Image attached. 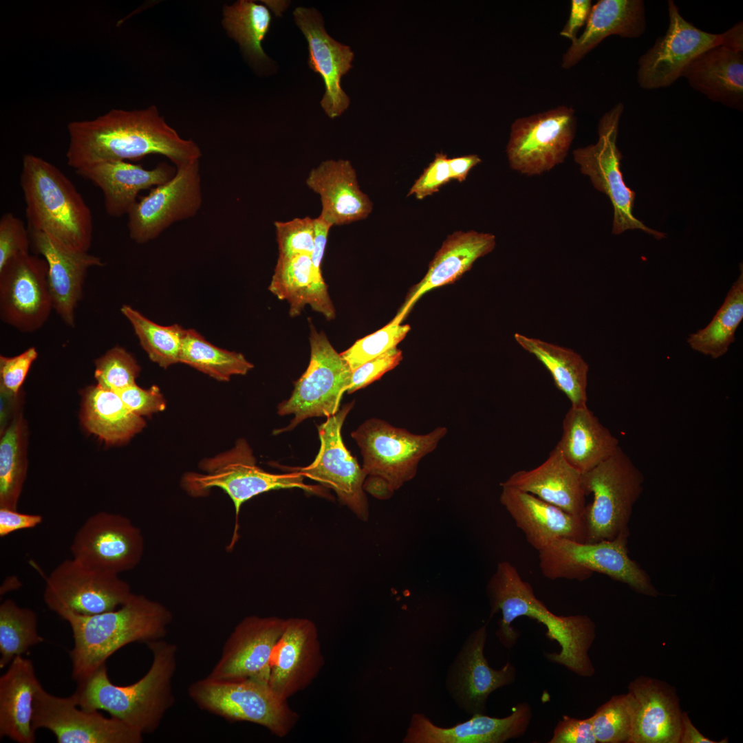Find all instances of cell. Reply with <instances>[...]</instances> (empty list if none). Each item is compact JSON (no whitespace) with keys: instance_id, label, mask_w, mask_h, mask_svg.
I'll return each instance as SVG.
<instances>
[{"instance_id":"obj_1","label":"cell","mask_w":743,"mask_h":743,"mask_svg":"<svg viewBox=\"0 0 743 743\" xmlns=\"http://www.w3.org/2000/svg\"><path fill=\"white\" fill-rule=\"evenodd\" d=\"M67 164L75 171L100 162L164 155L176 166L200 160L192 140L180 137L155 106L127 111L112 109L96 118L67 125Z\"/></svg>"},{"instance_id":"obj_2","label":"cell","mask_w":743,"mask_h":743,"mask_svg":"<svg viewBox=\"0 0 743 743\" xmlns=\"http://www.w3.org/2000/svg\"><path fill=\"white\" fill-rule=\"evenodd\" d=\"M486 593L491 616L502 613L496 635L504 647L512 648L520 636L512 623L526 616L543 625L546 636L560 647L558 652L544 653L550 663L563 666L581 677L593 676L595 669L588 652L596 637V625L590 617L555 615L537 598L531 585L522 579L508 561L498 563L487 584Z\"/></svg>"},{"instance_id":"obj_3","label":"cell","mask_w":743,"mask_h":743,"mask_svg":"<svg viewBox=\"0 0 743 743\" xmlns=\"http://www.w3.org/2000/svg\"><path fill=\"white\" fill-rule=\"evenodd\" d=\"M147 645L153 660L143 677L129 685H116L104 664L77 682L72 695L77 705L87 711H105L142 735L157 730L175 702L172 682L177 647L163 639Z\"/></svg>"},{"instance_id":"obj_4","label":"cell","mask_w":743,"mask_h":743,"mask_svg":"<svg viewBox=\"0 0 743 743\" xmlns=\"http://www.w3.org/2000/svg\"><path fill=\"white\" fill-rule=\"evenodd\" d=\"M70 625L74 646L69 655L72 678L78 682L94 672L125 645L163 639L172 621L163 604L132 594L118 608L94 615L66 612L60 615Z\"/></svg>"},{"instance_id":"obj_5","label":"cell","mask_w":743,"mask_h":743,"mask_svg":"<svg viewBox=\"0 0 743 743\" xmlns=\"http://www.w3.org/2000/svg\"><path fill=\"white\" fill-rule=\"evenodd\" d=\"M19 182L28 230L44 233L69 250L88 252L92 214L72 181L52 163L28 153Z\"/></svg>"},{"instance_id":"obj_6","label":"cell","mask_w":743,"mask_h":743,"mask_svg":"<svg viewBox=\"0 0 743 743\" xmlns=\"http://www.w3.org/2000/svg\"><path fill=\"white\" fill-rule=\"evenodd\" d=\"M644 476L620 447L610 457L581 475L585 495H593L582 517L585 542L612 540L630 532L634 504L643 491Z\"/></svg>"},{"instance_id":"obj_7","label":"cell","mask_w":743,"mask_h":743,"mask_svg":"<svg viewBox=\"0 0 743 743\" xmlns=\"http://www.w3.org/2000/svg\"><path fill=\"white\" fill-rule=\"evenodd\" d=\"M630 532L595 543L557 539L539 552V567L550 580L582 581L594 572L627 585L636 592L656 597L658 592L648 574L628 554Z\"/></svg>"},{"instance_id":"obj_8","label":"cell","mask_w":743,"mask_h":743,"mask_svg":"<svg viewBox=\"0 0 743 743\" xmlns=\"http://www.w3.org/2000/svg\"><path fill=\"white\" fill-rule=\"evenodd\" d=\"M192 701L202 710L228 721L260 725L283 737L294 727L297 713L279 698L268 681L253 678L222 680L206 676L188 687Z\"/></svg>"},{"instance_id":"obj_9","label":"cell","mask_w":743,"mask_h":743,"mask_svg":"<svg viewBox=\"0 0 743 743\" xmlns=\"http://www.w3.org/2000/svg\"><path fill=\"white\" fill-rule=\"evenodd\" d=\"M201 464L205 473L186 474L183 480L184 488L190 494L199 496L217 487L230 497L236 515L230 546L237 540L241 506L253 497L272 490L293 488L327 496L323 488L306 484L303 482L304 476L298 472L274 474L261 469L257 466L251 449L242 439L237 440L230 451L207 459Z\"/></svg>"},{"instance_id":"obj_10","label":"cell","mask_w":743,"mask_h":743,"mask_svg":"<svg viewBox=\"0 0 743 743\" xmlns=\"http://www.w3.org/2000/svg\"><path fill=\"white\" fill-rule=\"evenodd\" d=\"M447 431L446 427H438L426 434H414L370 418L351 436L360 449L367 476L384 480L395 492L414 478L420 460L436 449Z\"/></svg>"},{"instance_id":"obj_11","label":"cell","mask_w":743,"mask_h":743,"mask_svg":"<svg viewBox=\"0 0 743 743\" xmlns=\"http://www.w3.org/2000/svg\"><path fill=\"white\" fill-rule=\"evenodd\" d=\"M667 4L669 22L666 33L638 59L637 80L645 89L671 85L697 56L713 47L724 44L743 48L742 21L722 34H712L685 19L673 1Z\"/></svg>"},{"instance_id":"obj_12","label":"cell","mask_w":743,"mask_h":743,"mask_svg":"<svg viewBox=\"0 0 743 743\" xmlns=\"http://www.w3.org/2000/svg\"><path fill=\"white\" fill-rule=\"evenodd\" d=\"M624 109L616 104L600 119L596 144L573 151L574 161L583 174L590 177L594 188L605 193L614 208L612 233L638 229L658 240L666 234L645 226L633 213L636 193L624 182L621 171L622 155L616 146L619 121Z\"/></svg>"},{"instance_id":"obj_13","label":"cell","mask_w":743,"mask_h":743,"mask_svg":"<svg viewBox=\"0 0 743 743\" xmlns=\"http://www.w3.org/2000/svg\"><path fill=\"white\" fill-rule=\"evenodd\" d=\"M310 327L309 365L295 383L290 397L278 406L279 415L292 414L294 418L279 433L292 430L306 418L336 413L351 382L352 371L347 362L323 332Z\"/></svg>"},{"instance_id":"obj_14","label":"cell","mask_w":743,"mask_h":743,"mask_svg":"<svg viewBox=\"0 0 743 743\" xmlns=\"http://www.w3.org/2000/svg\"><path fill=\"white\" fill-rule=\"evenodd\" d=\"M132 594L129 584L118 574L72 558L60 563L47 577L43 599L59 616L66 612L94 615L118 608Z\"/></svg>"},{"instance_id":"obj_15","label":"cell","mask_w":743,"mask_h":743,"mask_svg":"<svg viewBox=\"0 0 743 743\" xmlns=\"http://www.w3.org/2000/svg\"><path fill=\"white\" fill-rule=\"evenodd\" d=\"M201 182L200 160L176 166L170 180L137 200L128 213L131 239L147 243L174 223L195 216L203 202Z\"/></svg>"},{"instance_id":"obj_16","label":"cell","mask_w":743,"mask_h":743,"mask_svg":"<svg viewBox=\"0 0 743 743\" xmlns=\"http://www.w3.org/2000/svg\"><path fill=\"white\" fill-rule=\"evenodd\" d=\"M576 126L574 111L566 106L517 119L511 126L506 149L510 166L532 175L561 163L574 137Z\"/></svg>"},{"instance_id":"obj_17","label":"cell","mask_w":743,"mask_h":743,"mask_svg":"<svg viewBox=\"0 0 743 743\" xmlns=\"http://www.w3.org/2000/svg\"><path fill=\"white\" fill-rule=\"evenodd\" d=\"M353 406L354 402L347 404L317 426L321 446L312 463L305 467L287 469L333 490L342 504L358 519L366 521L369 517V504L363 488L367 475L345 447L341 435L342 426Z\"/></svg>"},{"instance_id":"obj_18","label":"cell","mask_w":743,"mask_h":743,"mask_svg":"<svg viewBox=\"0 0 743 743\" xmlns=\"http://www.w3.org/2000/svg\"><path fill=\"white\" fill-rule=\"evenodd\" d=\"M32 726L36 731L45 729L58 743H140L143 735L119 719L107 718L98 711H87L77 705L72 696L58 697L42 685L33 704Z\"/></svg>"},{"instance_id":"obj_19","label":"cell","mask_w":743,"mask_h":743,"mask_svg":"<svg viewBox=\"0 0 743 743\" xmlns=\"http://www.w3.org/2000/svg\"><path fill=\"white\" fill-rule=\"evenodd\" d=\"M52 300L48 264L30 253L17 255L0 268L1 320L22 332H34L47 321Z\"/></svg>"},{"instance_id":"obj_20","label":"cell","mask_w":743,"mask_h":743,"mask_svg":"<svg viewBox=\"0 0 743 743\" xmlns=\"http://www.w3.org/2000/svg\"><path fill=\"white\" fill-rule=\"evenodd\" d=\"M72 558L88 566L120 574L135 568L144 552L141 530L121 515L100 511L74 535Z\"/></svg>"},{"instance_id":"obj_21","label":"cell","mask_w":743,"mask_h":743,"mask_svg":"<svg viewBox=\"0 0 743 743\" xmlns=\"http://www.w3.org/2000/svg\"><path fill=\"white\" fill-rule=\"evenodd\" d=\"M286 618L248 616L241 620L226 640L219 660L207 676L215 680L248 678L268 681L273 648Z\"/></svg>"},{"instance_id":"obj_22","label":"cell","mask_w":743,"mask_h":743,"mask_svg":"<svg viewBox=\"0 0 743 743\" xmlns=\"http://www.w3.org/2000/svg\"><path fill=\"white\" fill-rule=\"evenodd\" d=\"M323 665L316 624L306 618H286L284 629L270 657L268 684L272 691L288 700L306 689Z\"/></svg>"},{"instance_id":"obj_23","label":"cell","mask_w":743,"mask_h":743,"mask_svg":"<svg viewBox=\"0 0 743 743\" xmlns=\"http://www.w3.org/2000/svg\"><path fill=\"white\" fill-rule=\"evenodd\" d=\"M293 14L308 43V65L324 82L321 105L330 118H335L349 105V98L341 87V78L352 68L354 52L327 33L316 9L298 7Z\"/></svg>"},{"instance_id":"obj_24","label":"cell","mask_w":743,"mask_h":743,"mask_svg":"<svg viewBox=\"0 0 743 743\" xmlns=\"http://www.w3.org/2000/svg\"><path fill=\"white\" fill-rule=\"evenodd\" d=\"M532 717L527 702L518 703L504 718L475 714L464 722L443 728L415 713L403 742L407 743H503L523 736Z\"/></svg>"},{"instance_id":"obj_25","label":"cell","mask_w":743,"mask_h":743,"mask_svg":"<svg viewBox=\"0 0 743 743\" xmlns=\"http://www.w3.org/2000/svg\"><path fill=\"white\" fill-rule=\"evenodd\" d=\"M31 246L48 264V284L53 310L69 327L75 325V312L83 297L88 270L103 266L98 256L69 250L44 233L29 230Z\"/></svg>"},{"instance_id":"obj_26","label":"cell","mask_w":743,"mask_h":743,"mask_svg":"<svg viewBox=\"0 0 743 743\" xmlns=\"http://www.w3.org/2000/svg\"><path fill=\"white\" fill-rule=\"evenodd\" d=\"M501 487V504L524 532L528 543L538 552L557 539L585 542L581 517L572 515L530 493Z\"/></svg>"},{"instance_id":"obj_27","label":"cell","mask_w":743,"mask_h":743,"mask_svg":"<svg viewBox=\"0 0 743 743\" xmlns=\"http://www.w3.org/2000/svg\"><path fill=\"white\" fill-rule=\"evenodd\" d=\"M306 185L320 196L319 217L333 226L366 219L373 203L360 189L356 170L347 160H327L309 173Z\"/></svg>"},{"instance_id":"obj_28","label":"cell","mask_w":743,"mask_h":743,"mask_svg":"<svg viewBox=\"0 0 743 743\" xmlns=\"http://www.w3.org/2000/svg\"><path fill=\"white\" fill-rule=\"evenodd\" d=\"M486 625L468 638L457 661L454 689L461 707L469 713L484 714L488 696L498 688L512 685L517 670L508 661L501 669L491 667L484 655Z\"/></svg>"},{"instance_id":"obj_29","label":"cell","mask_w":743,"mask_h":743,"mask_svg":"<svg viewBox=\"0 0 743 743\" xmlns=\"http://www.w3.org/2000/svg\"><path fill=\"white\" fill-rule=\"evenodd\" d=\"M628 687L636 701L631 743H679L682 712L674 688L646 676Z\"/></svg>"},{"instance_id":"obj_30","label":"cell","mask_w":743,"mask_h":743,"mask_svg":"<svg viewBox=\"0 0 743 743\" xmlns=\"http://www.w3.org/2000/svg\"><path fill=\"white\" fill-rule=\"evenodd\" d=\"M76 172L102 191L107 214L120 217L127 215L141 191L166 182L175 170L165 163L146 169L126 161H111L91 164Z\"/></svg>"},{"instance_id":"obj_31","label":"cell","mask_w":743,"mask_h":743,"mask_svg":"<svg viewBox=\"0 0 743 743\" xmlns=\"http://www.w3.org/2000/svg\"><path fill=\"white\" fill-rule=\"evenodd\" d=\"M495 245V236L491 233L471 230L449 235L435 252L425 276L411 288L395 317L402 321L423 294L457 280L477 259L492 252Z\"/></svg>"},{"instance_id":"obj_32","label":"cell","mask_w":743,"mask_h":743,"mask_svg":"<svg viewBox=\"0 0 743 743\" xmlns=\"http://www.w3.org/2000/svg\"><path fill=\"white\" fill-rule=\"evenodd\" d=\"M581 475L554 447L541 465L530 471L521 470L513 473L500 486L530 493L582 518L586 495L582 487Z\"/></svg>"},{"instance_id":"obj_33","label":"cell","mask_w":743,"mask_h":743,"mask_svg":"<svg viewBox=\"0 0 743 743\" xmlns=\"http://www.w3.org/2000/svg\"><path fill=\"white\" fill-rule=\"evenodd\" d=\"M583 33L572 41L564 53L561 66L570 69L603 39L611 35L635 39L645 31L642 0H599L590 10Z\"/></svg>"},{"instance_id":"obj_34","label":"cell","mask_w":743,"mask_h":743,"mask_svg":"<svg viewBox=\"0 0 743 743\" xmlns=\"http://www.w3.org/2000/svg\"><path fill=\"white\" fill-rule=\"evenodd\" d=\"M682 77L711 100L742 111L743 49L713 47L697 56Z\"/></svg>"},{"instance_id":"obj_35","label":"cell","mask_w":743,"mask_h":743,"mask_svg":"<svg viewBox=\"0 0 743 743\" xmlns=\"http://www.w3.org/2000/svg\"><path fill=\"white\" fill-rule=\"evenodd\" d=\"M41 686L32 660L18 656L0 677V737L18 743L35 742L32 726L35 694Z\"/></svg>"},{"instance_id":"obj_36","label":"cell","mask_w":743,"mask_h":743,"mask_svg":"<svg viewBox=\"0 0 743 743\" xmlns=\"http://www.w3.org/2000/svg\"><path fill=\"white\" fill-rule=\"evenodd\" d=\"M555 448L583 474L613 455L620 446L618 440L586 406L571 407L567 411Z\"/></svg>"},{"instance_id":"obj_37","label":"cell","mask_w":743,"mask_h":743,"mask_svg":"<svg viewBox=\"0 0 743 743\" xmlns=\"http://www.w3.org/2000/svg\"><path fill=\"white\" fill-rule=\"evenodd\" d=\"M269 290L290 305V314L299 315L306 305L327 319L335 317V309L321 274L314 269L311 255L278 257Z\"/></svg>"},{"instance_id":"obj_38","label":"cell","mask_w":743,"mask_h":743,"mask_svg":"<svg viewBox=\"0 0 743 743\" xmlns=\"http://www.w3.org/2000/svg\"><path fill=\"white\" fill-rule=\"evenodd\" d=\"M81 421L89 433L109 444L129 440L145 426L142 417L131 411L116 392L98 384L83 391Z\"/></svg>"},{"instance_id":"obj_39","label":"cell","mask_w":743,"mask_h":743,"mask_svg":"<svg viewBox=\"0 0 743 743\" xmlns=\"http://www.w3.org/2000/svg\"><path fill=\"white\" fill-rule=\"evenodd\" d=\"M521 348L532 354L548 370L557 388L563 392L572 407L587 406L589 365L574 350L542 340L515 333Z\"/></svg>"},{"instance_id":"obj_40","label":"cell","mask_w":743,"mask_h":743,"mask_svg":"<svg viewBox=\"0 0 743 743\" xmlns=\"http://www.w3.org/2000/svg\"><path fill=\"white\" fill-rule=\"evenodd\" d=\"M27 424L19 411L1 432L0 508L17 509L27 475Z\"/></svg>"},{"instance_id":"obj_41","label":"cell","mask_w":743,"mask_h":743,"mask_svg":"<svg viewBox=\"0 0 743 743\" xmlns=\"http://www.w3.org/2000/svg\"><path fill=\"white\" fill-rule=\"evenodd\" d=\"M743 320V271L729 290L725 299L711 322L689 334L690 347L715 359L724 356L735 341V332Z\"/></svg>"},{"instance_id":"obj_42","label":"cell","mask_w":743,"mask_h":743,"mask_svg":"<svg viewBox=\"0 0 743 743\" xmlns=\"http://www.w3.org/2000/svg\"><path fill=\"white\" fill-rule=\"evenodd\" d=\"M180 363L220 381H228L234 375H245L253 368L241 354L217 347L192 329L186 330Z\"/></svg>"},{"instance_id":"obj_43","label":"cell","mask_w":743,"mask_h":743,"mask_svg":"<svg viewBox=\"0 0 743 743\" xmlns=\"http://www.w3.org/2000/svg\"><path fill=\"white\" fill-rule=\"evenodd\" d=\"M271 14L262 4L240 0L224 9L223 24L230 36L239 44L251 61L268 60L261 43L269 31Z\"/></svg>"},{"instance_id":"obj_44","label":"cell","mask_w":743,"mask_h":743,"mask_svg":"<svg viewBox=\"0 0 743 743\" xmlns=\"http://www.w3.org/2000/svg\"><path fill=\"white\" fill-rule=\"evenodd\" d=\"M38 632L36 613L6 599L0 605V668L43 641Z\"/></svg>"},{"instance_id":"obj_45","label":"cell","mask_w":743,"mask_h":743,"mask_svg":"<svg viewBox=\"0 0 743 743\" xmlns=\"http://www.w3.org/2000/svg\"><path fill=\"white\" fill-rule=\"evenodd\" d=\"M120 311L131 324L141 347L151 360L163 368L180 363L186 330L177 324L160 325L128 305H123Z\"/></svg>"},{"instance_id":"obj_46","label":"cell","mask_w":743,"mask_h":743,"mask_svg":"<svg viewBox=\"0 0 743 743\" xmlns=\"http://www.w3.org/2000/svg\"><path fill=\"white\" fill-rule=\"evenodd\" d=\"M636 701L628 693L614 696L590 717L597 742L631 743Z\"/></svg>"},{"instance_id":"obj_47","label":"cell","mask_w":743,"mask_h":743,"mask_svg":"<svg viewBox=\"0 0 743 743\" xmlns=\"http://www.w3.org/2000/svg\"><path fill=\"white\" fill-rule=\"evenodd\" d=\"M401 322L394 318L383 328L357 340L341 353L351 370H355L365 362L396 347L410 330L409 325H402Z\"/></svg>"},{"instance_id":"obj_48","label":"cell","mask_w":743,"mask_h":743,"mask_svg":"<svg viewBox=\"0 0 743 743\" xmlns=\"http://www.w3.org/2000/svg\"><path fill=\"white\" fill-rule=\"evenodd\" d=\"M94 377L100 386L118 391L136 383L140 367L125 349L115 346L95 360Z\"/></svg>"},{"instance_id":"obj_49","label":"cell","mask_w":743,"mask_h":743,"mask_svg":"<svg viewBox=\"0 0 743 743\" xmlns=\"http://www.w3.org/2000/svg\"><path fill=\"white\" fill-rule=\"evenodd\" d=\"M279 257L312 255L314 246V219L297 217L287 222L275 221Z\"/></svg>"},{"instance_id":"obj_50","label":"cell","mask_w":743,"mask_h":743,"mask_svg":"<svg viewBox=\"0 0 743 743\" xmlns=\"http://www.w3.org/2000/svg\"><path fill=\"white\" fill-rule=\"evenodd\" d=\"M30 235L23 222L13 213L0 219V268L11 258L30 253Z\"/></svg>"},{"instance_id":"obj_51","label":"cell","mask_w":743,"mask_h":743,"mask_svg":"<svg viewBox=\"0 0 743 743\" xmlns=\"http://www.w3.org/2000/svg\"><path fill=\"white\" fill-rule=\"evenodd\" d=\"M38 352L31 347L22 353L12 356H0V392L17 396Z\"/></svg>"},{"instance_id":"obj_52","label":"cell","mask_w":743,"mask_h":743,"mask_svg":"<svg viewBox=\"0 0 743 743\" xmlns=\"http://www.w3.org/2000/svg\"><path fill=\"white\" fill-rule=\"evenodd\" d=\"M402 360V352L396 347L371 359L352 371L348 394L364 388L393 369Z\"/></svg>"},{"instance_id":"obj_53","label":"cell","mask_w":743,"mask_h":743,"mask_svg":"<svg viewBox=\"0 0 743 743\" xmlns=\"http://www.w3.org/2000/svg\"><path fill=\"white\" fill-rule=\"evenodd\" d=\"M451 180L447 155L436 153L433 160L412 185L407 196L414 195L418 200H422L437 192Z\"/></svg>"},{"instance_id":"obj_54","label":"cell","mask_w":743,"mask_h":743,"mask_svg":"<svg viewBox=\"0 0 743 743\" xmlns=\"http://www.w3.org/2000/svg\"><path fill=\"white\" fill-rule=\"evenodd\" d=\"M116 393L131 411L141 417L162 411L166 407L165 400L155 385L144 389L134 384Z\"/></svg>"},{"instance_id":"obj_55","label":"cell","mask_w":743,"mask_h":743,"mask_svg":"<svg viewBox=\"0 0 743 743\" xmlns=\"http://www.w3.org/2000/svg\"><path fill=\"white\" fill-rule=\"evenodd\" d=\"M548 743H596L590 717L578 719L563 715Z\"/></svg>"},{"instance_id":"obj_56","label":"cell","mask_w":743,"mask_h":743,"mask_svg":"<svg viewBox=\"0 0 743 743\" xmlns=\"http://www.w3.org/2000/svg\"><path fill=\"white\" fill-rule=\"evenodd\" d=\"M43 521L40 515L21 513L17 510L0 508V537L23 529L32 528Z\"/></svg>"},{"instance_id":"obj_57","label":"cell","mask_w":743,"mask_h":743,"mask_svg":"<svg viewBox=\"0 0 743 743\" xmlns=\"http://www.w3.org/2000/svg\"><path fill=\"white\" fill-rule=\"evenodd\" d=\"M591 8L590 0H572L570 17L560 35L571 41L575 39L579 30L586 23Z\"/></svg>"},{"instance_id":"obj_58","label":"cell","mask_w":743,"mask_h":743,"mask_svg":"<svg viewBox=\"0 0 743 743\" xmlns=\"http://www.w3.org/2000/svg\"><path fill=\"white\" fill-rule=\"evenodd\" d=\"M332 226L320 217L314 218V246L311 255L313 268L321 274V264L326 246L328 233Z\"/></svg>"},{"instance_id":"obj_59","label":"cell","mask_w":743,"mask_h":743,"mask_svg":"<svg viewBox=\"0 0 743 743\" xmlns=\"http://www.w3.org/2000/svg\"><path fill=\"white\" fill-rule=\"evenodd\" d=\"M482 162L475 154L449 158V167L451 180L464 182L472 168Z\"/></svg>"},{"instance_id":"obj_60","label":"cell","mask_w":743,"mask_h":743,"mask_svg":"<svg viewBox=\"0 0 743 743\" xmlns=\"http://www.w3.org/2000/svg\"><path fill=\"white\" fill-rule=\"evenodd\" d=\"M727 741L716 742L702 735L692 724L687 713L682 712L681 720V733L679 743H720Z\"/></svg>"},{"instance_id":"obj_61","label":"cell","mask_w":743,"mask_h":743,"mask_svg":"<svg viewBox=\"0 0 743 743\" xmlns=\"http://www.w3.org/2000/svg\"><path fill=\"white\" fill-rule=\"evenodd\" d=\"M363 488L365 492L379 499H389L394 493L387 482L374 476H367Z\"/></svg>"}]
</instances>
